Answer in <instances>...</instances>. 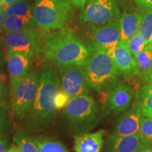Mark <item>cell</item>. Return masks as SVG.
<instances>
[{
	"label": "cell",
	"instance_id": "6da1fadb",
	"mask_svg": "<svg viewBox=\"0 0 152 152\" xmlns=\"http://www.w3.org/2000/svg\"><path fill=\"white\" fill-rule=\"evenodd\" d=\"M61 89L56 70L49 64L44 65L37 95L26 114L28 125L33 128H44L53 122L58 111L55 106V99Z\"/></svg>",
	"mask_w": 152,
	"mask_h": 152
},
{
	"label": "cell",
	"instance_id": "7a4b0ae2",
	"mask_svg": "<svg viewBox=\"0 0 152 152\" xmlns=\"http://www.w3.org/2000/svg\"><path fill=\"white\" fill-rule=\"evenodd\" d=\"M43 52L45 56L61 65H86L90 51L70 29H59L43 37Z\"/></svg>",
	"mask_w": 152,
	"mask_h": 152
},
{
	"label": "cell",
	"instance_id": "3957f363",
	"mask_svg": "<svg viewBox=\"0 0 152 152\" xmlns=\"http://www.w3.org/2000/svg\"><path fill=\"white\" fill-rule=\"evenodd\" d=\"M64 113L72 132L77 135L89 132L97 125L101 107L89 94L80 95L70 98Z\"/></svg>",
	"mask_w": 152,
	"mask_h": 152
},
{
	"label": "cell",
	"instance_id": "277c9868",
	"mask_svg": "<svg viewBox=\"0 0 152 152\" xmlns=\"http://www.w3.org/2000/svg\"><path fill=\"white\" fill-rule=\"evenodd\" d=\"M90 51V57L84 67L90 86L97 92L109 90L118 82L121 74L106 50L96 49Z\"/></svg>",
	"mask_w": 152,
	"mask_h": 152
},
{
	"label": "cell",
	"instance_id": "5b68a950",
	"mask_svg": "<svg viewBox=\"0 0 152 152\" xmlns=\"http://www.w3.org/2000/svg\"><path fill=\"white\" fill-rule=\"evenodd\" d=\"M73 12L72 6L64 0H37L33 9L35 27L49 30L64 27Z\"/></svg>",
	"mask_w": 152,
	"mask_h": 152
},
{
	"label": "cell",
	"instance_id": "8992f818",
	"mask_svg": "<svg viewBox=\"0 0 152 152\" xmlns=\"http://www.w3.org/2000/svg\"><path fill=\"white\" fill-rule=\"evenodd\" d=\"M39 83L37 73L30 70L24 76L11 84V106L16 116L23 115L30 109L37 95Z\"/></svg>",
	"mask_w": 152,
	"mask_h": 152
},
{
	"label": "cell",
	"instance_id": "52a82bcc",
	"mask_svg": "<svg viewBox=\"0 0 152 152\" xmlns=\"http://www.w3.org/2000/svg\"><path fill=\"white\" fill-rule=\"evenodd\" d=\"M57 74L62 90L71 97L90 94L92 88L87 81L84 66H57Z\"/></svg>",
	"mask_w": 152,
	"mask_h": 152
},
{
	"label": "cell",
	"instance_id": "ba28073f",
	"mask_svg": "<svg viewBox=\"0 0 152 152\" xmlns=\"http://www.w3.org/2000/svg\"><path fill=\"white\" fill-rule=\"evenodd\" d=\"M4 41L9 52L20 53L33 57L41 50L43 39L39 33L31 28L20 31H7Z\"/></svg>",
	"mask_w": 152,
	"mask_h": 152
},
{
	"label": "cell",
	"instance_id": "9c48e42d",
	"mask_svg": "<svg viewBox=\"0 0 152 152\" xmlns=\"http://www.w3.org/2000/svg\"><path fill=\"white\" fill-rule=\"evenodd\" d=\"M120 17L116 0H87L80 15L82 21L93 25H104Z\"/></svg>",
	"mask_w": 152,
	"mask_h": 152
},
{
	"label": "cell",
	"instance_id": "30bf717a",
	"mask_svg": "<svg viewBox=\"0 0 152 152\" xmlns=\"http://www.w3.org/2000/svg\"><path fill=\"white\" fill-rule=\"evenodd\" d=\"M121 75L126 77H135L140 74L134 57L126 42L120 40L115 46L106 49Z\"/></svg>",
	"mask_w": 152,
	"mask_h": 152
},
{
	"label": "cell",
	"instance_id": "8fae6325",
	"mask_svg": "<svg viewBox=\"0 0 152 152\" xmlns=\"http://www.w3.org/2000/svg\"><path fill=\"white\" fill-rule=\"evenodd\" d=\"M91 43L89 49H106L115 46L121 40V29L119 19L111 20L95 28L90 34Z\"/></svg>",
	"mask_w": 152,
	"mask_h": 152
},
{
	"label": "cell",
	"instance_id": "7c38bea8",
	"mask_svg": "<svg viewBox=\"0 0 152 152\" xmlns=\"http://www.w3.org/2000/svg\"><path fill=\"white\" fill-rule=\"evenodd\" d=\"M108 91L107 106L113 115H118L128 110L133 98V92L130 86L117 82Z\"/></svg>",
	"mask_w": 152,
	"mask_h": 152
},
{
	"label": "cell",
	"instance_id": "4fadbf2b",
	"mask_svg": "<svg viewBox=\"0 0 152 152\" xmlns=\"http://www.w3.org/2000/svg\"><path fill=\"white\" fill-rule=\"evenodd\" d=\"M142 115L135 106L124 111L118 119L112 134L118 136H130L138 134Z\"/></svg>",
	"mask_w": 152,
	"mask_h": 152
},
{
	"label": "cell",
	"instance_id": "5bb4252c",
	"mask_svg": "<svg viewBox=\"0 0 152 152\" xmlns=\"http://www.w3.org/2000/svg\"><path fill=\"white\" fill-rule=\"evenodd\" d=\"M105 130L86 132L75 137L74 149L75 152H101L104 146Z\"/></svg>",
	"mask_w": 152,
	"mask_h": 152
},
{
	"label": "cell",
	"instance_id": "9a60e30c",
	"mask_svg": "<svg viewBox=\"0 0 152 152\" xmlns=\"http://www.w3.org/2000/svg\"><path fill=\"white\" fill-rule=\"evenodd\" d=\"M141 143L139 134L118 136L111 133L106 140L103 152H134Z\"/></svg>",
	"mask_w": 152,
	"mask_h": 152
},
{
	"label": "cell",
	"instance_id": "2e32d148",
	"mask_svg": "<svg viewBox=\"0 0 152 152\" xmlns=\"http://www.w3.org/2000/svg\"><path fill=\"white\" fill-rule=\"evenodd\" d=\"M7 64L10 74L11 84H12L30 71L33 64V60L32 57L27 55L8 52Z\"/></svg>",
	"mask_w": 152,
	"mask_h": 152
},
{
	"label": "cell",
	"instance_id": "e0dca14e",
	"mask_svg": "<svg viewBox=\"0 0 152 152\" xmlns=\"http://www.w3.org/2000/svg\"><path fill=\"white\" fill-rule=\"evenodd\" d=\"M143 14L125 11L119 18L121 29V40L127 43L128 39L139 32Z\"/></svg>",
	"mask_w": 152,
	"mask_h": 152
},
{
	"label": "cell",
	"instance_id": "ac0fdd59",
	"mask_svg": "<svg viewBox=\"0 0 152 152\" xmlns=\"http://www.w3.org/2000/svg\"><path fill=\"white\" fill-rule=\"evenodd\" d=\"M134 106L142 115L152 118V83H145L137 91Z\"/></svg>",
	"mask_w": 152,
	"mask_h": 152
},
{
	"label": "cell",
	"instance_id": "d6986e66",
	"mask_svg": "<svg viewBox=\"0 0 152 152\" xmlns=\"http://www.w3.org/2000/svg\"><path fill=\"white\" fill-rule=\"evenodd\" d=\"M0 7L6 16H18L33 20V14L30 6L23 1L7 4L0 1Z\"/></svg>",
	"mask_w": 152,
	"mask_h": 152
},
{
	"label": "cell",
	"instance_id": "ffe728a7",
	"mask_svg": "<svg viewBox=\"0 0 152 152\" xmlns=\"http://www.w3.org/2000/svg\"><path fill=\"white\" fill-rule=\"evenodd\" d=\"M33 140L39 152H70L64 144L52 138L36 136L33 137Z\"/></svg>",
	"mask_w": 152,
	"mask_h": 152
},
{
	"label": "cell",
	"instance_id": "44dd1931",
	"mask_svg": "<svg viewBox=\"0 0 152 152\" xmlns=\"http://www.w3.org/2000/svg\"><path fill=\"white\" fill-rule=\"evenodd\" d=\"M3 27L7 31L16 32L35 27L33 20L18 16H6L2 23Z\"/></svg>",
	"mask_w": 152,
	"mask_h": 152
},
{
	"label": "cell",
	"instance_id": "7402d4cb",
	"mask_svg": "<svg viewBox=\"0 0 152 152\" xmlns=\"http://www.w3.org/2000/svg\"><path fill=\"white\" fill-rule=\"evenodd\" d=\"M14 141L20 152H39L33 138L23 131H16L14 136Z\"/></svg>",
	"mask_w": 152,
	"mask_h": 152
},
{
	"label": "cell",
	"instance_id": "603a6c76",
	"mask_svg": "<svg viewBox=\"0 0 152 152\" xmlns=\"http://www.w3.org/2000/svg\"><path fill=\"white\" fill-rule=\"evenodd\" d=\"M134 57L140 74L144 75L152 68V45H147L144 50Z\"/></svg>",
	"mask_w": 152,
	"mask_h": 152
},
{
	"label": "cell",
	"instance_id": "cb8c5ba5",
	"mask_svg": "<svg viewBox=\"0 0 152 152\" xmlns=\"http://www.w3.org/2000/svg\"><path fill=\"white\" fill-rule=\"evenodd\" d=\"M138 33L147 45H152V11L143 13Z\"/></svg>",
	"mask_w": 152,
	"mask_h": 152
},
{
	"label": "cell",
	"instance_id": "d4e9b609",
	"mask_svg": "<svg viewBox=\"0 0 152 152\" xmlns=\"http://www.w3.org/2000/svg\"><path fill=\"white\" fill-rule=\"evenodd\" d=\"M139 135L142 142L152 144V118L142 115Z\"/></svg>",
	"mask_w": 152,
	"mask_h": 152
},
{
	"label": "cell",
	"instance_id": "484cf974",
	"mask_svg": "<svg viewBox=\"0 0 152 152\" xmlns=\"http://www.w3.org/2000/svg\"><path fill=\"white\" fill-rule=\"evenodd\" d=\"M127 45H128L133 56H136L139 53L141 52L147 46L146 41L139 33H136L132 37H130L127 42Z\"/></svg>",
	"mask_w": 152,
	"mask_h": 152
},
{
	"label": "cell",
	"instance_id": "4316f807",
	"mask_svg": "<svg viewBox=\"0 0 152 152\" xmlns=\"http://www.w3.org/2000/svg\"><path fill=\"white\" fill-rule=\"evenodd\" d=\"M70 98H71V96L66 94L65 92H64L62 89H61V90L57 94L56 99H55V106H56L57 111L61 109H64L66 104H68Z\"/></svg>",
	"mask_w": 152,
	"mask_h": 152
},
{
	"label": "cell",
	"instance_id": "83f0119b",
	"mask_svg": "<svg viewBox=\"0 0 152 152\" xmlns=\"http://www.w3.org/2000/svg\"><path fill=\"white\" fill-rule=\"evenodd\" d=\"M8 127L9 121L7 109L4 106H2V107H0V137L3 136L5 134Z\"/></svg>",
	"mask_w": 152,
	"mask_h": 152
},
{
	"label": "cell",
	"instance_id": "f1b7e54d",
	"mask_svg": "<svg viewBox=\"0 0 152 152\" xmlns=\"http://www.w3.org/2000/svg\"><path fill=\"white\" fill-rule=\"evenodd\" d=\"M134 2L142 10L152 11V0H134Z\"/></svg>",
	"mask_w": 152,
	"mask_h": 152
},
{
	"label": "cell",
	"instance_id": "f546056e",
	"mask_svg": "<svg viewBox=\"0 0 152 152\" xmlns=\"http://www.w3.org/2000/svg\"><path fill=\"white\" fill-rule=\"evenodd\" d=\"M64 1H66L74 7L82 9H84L87 2V0H64Z\"/></svg>",
	"mask_w": 152,
	"mask_h": 152
},
{
	"label": "cell",
	"instance_id": "4dcf8cb0",
	"mask_svg": "<svg viewBox=\"0 0 152 152\" xmlns=\"http://www.w3.org/2000/svg\"><path fill=\"white\" fill-rule=\"evenodd\" d=\"M134 152H152V144H147L142 142Z\"/></svg>",
	"mask_w": 152,
	"mask_h": 152
},
{
	"label": "cell",
	"instance_id": "1f68e13d",
	"mask_svg": "<svg viewBox=\"0 0 152 152\" xmlns=\"http://www.w3.org/2000/svg\"><path fill=\"white\" fill-rule=\"evenodd\" d=\"M5 103V89L3 84L0 83V107L4 106Z\"/></svg>",
	"mask_w": 152,
	"mask_h": 152
},
{
	"label": "cell",
	"instance_id": "d6a6232c",
	"mask_svg": "<svg viewBox=\"0 0 152 152\" xmlns=\"http://www.w3.org/2000/svg\"><path fill=\"white\" fill-rule=\"evenodd\" d=\"M143 82L144 83H152V68L143 75Z\"/></svg>",
	"mask_w": 152,
	"mask_h": 152
},
{
	"label": "cell",
	"instance_id": "836d02e7",
	"mask_svg": "<svg viewBox=\"0 0 152 152\" xmlns=\"http://www.w3.org/2000/svg\"><path fill=\"white\" fill-rule=\"evenodd\" d=\"M8 149V142L4 138L0 137V152H7Z\"/></svg>",
	"mask_w": 152,
	"mask_h": 152
},
{
	"label": "cell",
	"instance_id": "e575fe53",
	"mask_svg": "<svg viewBox=\"0 0 152 152\" xmlns=\"http://www.w3.org/2000/svg\"><path fill=\"white\" fill-rule=\"evenodd\" d=\"M4 17H5V14L4 13V11H2L1 7H0V24H2V23L4 20Z\"/></svg>",
	"mask_w": 152,
	"mask_h": 152
},
{
	"label": "cell",
	"instance_id": "d590c367",
	"mask_svg": "<svg viewBox=\"0 0 152 152\" xmlns=\"http://www.w3.org/2000/svg\"><path fill=\"white\" fill-rule=\"evenodd\" d=\"M7 152H20V151L18 147H16V146H12L11 149L9 151H7Z\"/></svg>",
	"mask_w": 152,
	"mask_h": 152
},
{
	"label": "cell",
	"instance_id": "8d00e7d4",
	"mask_svg": "<svg viewBox=\"0 0 152 152\" xmlns=\"http://www.w3.org/2000/svg\"><path fill=\"white\" fill-rule=\"evenodd\" d=\"M23 1V0H0V1H1V2L7 3V4L14 3V2H16V1Z\"/></svg>",
	"mask_w": 152,
	"mask_h": 152
},
{
	"label": "cell",
	"instance_id": "74e56055",
	"mask_svg": "<svg viewBox=\"0 0 152 152\" xmlns=\"http://www.w3.org/2000/svg\"><path fill=\"white\" fill-rule=\"evenodd\" d=\"M5 80H6L5 75H4V73H2L1 71H0V83H1V84H4Z\"/></svg>",
	"mask_w": 152,
	"mask_h": 152
},
{
	"label": "cell",
	"instance_id": "f35d334b",
	"mask_svg": "<svg viewBox=\"0 0 152 152\" xmlns=\"http://www.w3.org/2000/svg\"></svg>",
	"mask_w": 152,
	"mask_h": 152
}]
</instances>
